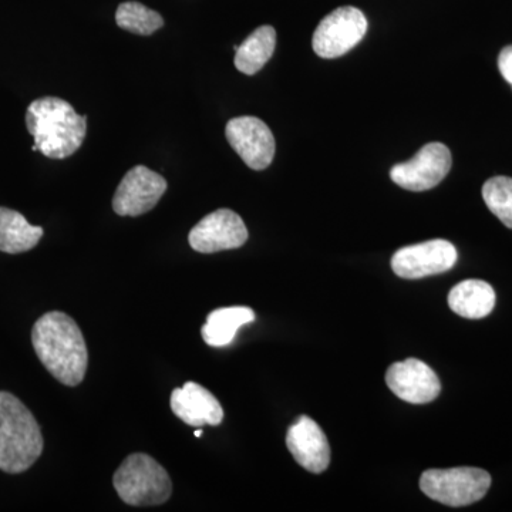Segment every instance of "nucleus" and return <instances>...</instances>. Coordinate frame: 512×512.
<instances>
[{"label":"nucleus","mask_w":512,"mask_h":512,"mask_svg":"<svg viewBox=\"0 0 512 512\" xmlns=\"http://www.w3.org/2000/svg\"><path fill=\"white\" fill-rule=\"evenodd\" d=\"M37 357L57 382L79 386L89 366V352L79 325L67 313L49 312L32 330Z\"/></svg>","instance_id":"1"},{"label":"nucleus","mask_w":512,"mask_h":512,"mask_svg":"<svg viewBox=\"0 0 512 512\" xmlns=\"http://www.w3.org/2000/svg\"><path fill=\"white\" fill-rule=\"evenodd\" d=\"M26 126L35 138L33 151L63 160L82 147L87 133V117L79 116L66 100L43 97L30 104Z\"/></svg>","instance_id":"2"},{"label":"nucleus","mask_w":512,"mask_h":512,"mask_svg":"<svg viewBox=\"0 0 512 512\" xmlns=\"http://www.w3.org/2000/svg\"><path fill=\"white\" fill-rule=\"evenodd\" d=\"M43 446L32 412L12 393L0 392V470L25 473L42 456Z\"/></svg>","instance_id":"3"},{"label":"nucleus","mask_w":512,"mask_h":512,"mask_svg":"<svg viewBox=\"0 0 512 512\" xmlns=\"http://www.w3.org/2000/svg\"><path fill=\"white\" fill-rule=\"evenodd\" d=\"M113 485L121 500L131 507L164 504L173 494L167 470L144 453L131 454L121 463L114 473Z\"/></svg>","instance_id":"4"},{"label":"nucleus","mask_w":512,"mask_h":512,"mask_svg":"<svg viewBox=\"0 0 512 512\" xmlns=\"http://www.w3.org/2000/svg\"><path fill=\"white\" fill-rule=\"evenodd\" d=\"M491 487L487 471L474 467L427 470L420 478V488L427 497L448 507H466L483 500Z\"/></svg>","instance_id":"5"},{"label":"nucleus","mask_w":512,"mask_h":512,"mask_svg":"<svg viewBox=\"0 0 512 512\" xmlns=\"http://www.w3.org/2000/svg\"><path fill=\"white\" fill-rule=\"evenodd\" d=\"M367 32V19L359 9L343 6L329 13L313 33L312 46L323 59L346 55L362 42Z\"/></svg>","instance_id":"6"},{"label":"nucleus","mask_w":512,"mask_h":512,"mask_svg":"<svg viewBox=\"0 0 512 512\" xmlns=\"http://www.w3.org/2000/svg\"><path fill=\"white\" fill-rule=\"evenodd\" d=\"M457 249L446 239H431L399 249L392 258L394 274L403 279H421L450 271L457 262Z\"/></svg>","instance_id":"7"},{"label":"nucleus","mask_w":512,"mask_h":512,"mask_svg":"<svg viewBox=\"0 0 512 512\" xmlns=\"http://www.w3.org/2000/svg\"><path fill=\"white\" fill-rule=\"evenodd\" d=\"M167 187L163 175L144 165H137L124 175L117 187L113 210L121 217H140L156 207Z\"/></svg>","instance_id":"8"},{"label":"nucleus","mask_w":512,"mask_h":512,"mask_svg":"<svg viewBox=\"0 0 512 512\" xmlns=\"http://www.w3.org/2000/svg\"><path fill=\"white\" fill-rule=\"evenodd\" d=\"M451 153L441 143L426 144L406 163L394 165L390 171L393 183L409 191H427L437 187L450 171Z\"/></svg>","instance_id":"9"},{"label":"nucleus","mask_w":512,"mask_h":512,"mask_svg":"<svg viewBox=\"0 0 512 512\" xmlns=\"http://www.w3.org/2000/svg\"><path fill=\"white\" fill-rule=\"evenodd\" d=\"M229 146L255 171L265 170L275 157V138L271 128L258 117L242 116L229 120L225 127Z\"/></svg>","instance_id":"10"},{"label":"nucleus","mask_w":512,"mask_h":512,"mask_svg":"<svg viewBox=\"0 0 512 512\" xmlns=\"http://www.w3.org/2000/svg\"><path fill=\"white\" fill-rule=\"evenodd\" d=\"M248 241V229L237 212L221 208L202 218L188 235V242L200 254H215L241 248Z\"/></svg>","instance_id":"11"},{"label":"nucleus","mask_w":512,"mask_h":512,"mask_svg":"<svg viewBox=\"0 0 512 512\" xmlns=\"http://www.w3.org/2000/svg\"><path fill=\"white\" fill-rule=\"evenodd\" d=\"M386 383L399 399L412 404L433 402L441 392L440 379L434 370L413 357L390 366Z\"/></svg>","instance_id":"12"},{"label":"nucleus","mask_w":512,"mask_h":512,"mask_svg":"<svg viewBox=\"0 0 512 512\" xmlns=\"http://www.w3.org/2000/svg\"><path fill=\"white\" fill-rule=\"evenodd\" d=\"M286 446L296 463L313 474L323 473L329 467V441L311 417L302 416L292 424L286 434Z\"/></svg>","instance_id":"13"},{"label":"nucleus","mask_w":512,"mask_h":512,"mask_svg":"<svg viewBox=\"0 0 512 512\" xmlns=\"http://www.w3.org/2000/svg\"><path fill=\"white\" fill-rule=\"evenodd\" d=\"M170 404L175 416L191 427L218 426L224 420V410L217 397L195 382L174 389Z\"/></svg>","instance_id":"14"},{"label":"nucleus","mask_w":512,"mask_h":512,"mask_svg":"<svg viewBox=\"0 0 512 512\" xmlns=\"http://www.w3.org/2000/svg\"><path fill=\"white\" fill-rule=\"evenodd\" d=\"M451 311L467 319H481L490 315L495 306L493 286L480 279H467L454 286L448 295Z\"/></svg>","instance_id":"15"},{"label":"nucleus","mask_w":512,"mask_h":512,"mask_svg":"<svg viewBox=\"0 0 512 512\" xmlns=\"http://www.w3.org/2000/svg\"><path fill=\"white\" fill-rule=\"evenodd\" d=\"M255 320V312L247 306L215 309L208 315L202 326L201 335L204 342L212 348L231 345L239 328Z\"/></svg>","instance_id":"16"},{"label":"nucleus","mask_w":512,"mask_h":512,"mask_svg":"<svg viewBox=\"0 0 512 512\" xmlns=\"http://www.w3.org/2000/svg\"><path fill=\"white\" fill-rule=\"evenodd\" d=\"M42 227L30 225L18 211L0 207V251L15 255L28 252L42 239Z\"/></svg>","instance_id":"17"},{"label":"nucleus","mask_w":512,"mask_h":512,"mask_svg":"<svg viewBox=\"0 0 512 512\" xmlns=\"http://www.w3.org/2000/svg\"><path fill=\"white\" fill-rule=\"evenodd\" d=\"M275 46V29L268 25L261 26L242 45L234 46L235 67L248 76L258 73L274 55Z\"/></svg>","instance_id":"18"},{"label":"nucleus","mask_w":512,"mask_h":512,"mask_svg":"<svg viewBox=\"0 0 512 512\" xmlns=\"http://www.w3.org/2000/svg\"><path fill=\"white\" fill-rule=\"evenodd\" d=\"M116 22L121 29L140 36H150L163 28L164 19L156 10L140 2L121 3L116 12Z\"/></svg>","instance_id":"19"},{"label":"nucleus","mask_w":512,"mask_h":512,"mask_svg":"<svg viewBox=\"0 0 512 512\" xmlns=\"http://www.w3.org/2000/svg\"><path fill=\"white\" fill-rule=\"evenodd\" d=\"M483 198L488 210L493 212L505 227L512 229V178H490L484 184Z\"/></svg>","instance_id":"20"},{"label":"nucleus","mask_w":512,"mask_h":512,"mask_svg":"<svg viewBox=\"0 0 512 512\" xmlns=\"http://www.w3.org/2000/svg\"><path fill=\"white\" fill-rule=\"evenodd\" d=\"M498 67L505 80L512 86V46L504 47L498 56Z\"/></svg>","instance_id":"21"},{"label":"nucleus","mask_w":512,"mask_h":512,"mask_svg":"<svg viewBox=\"0 0 512 512\" xmlns=\"http://www.w3.org/2000/svg\"><path fill=\"white\" fill-rule=\"evenodd\" d=\"M202 436V430L195 431V437H201Z\"/></svg>","instance_id":"22"}]
</instances>
